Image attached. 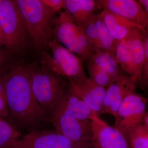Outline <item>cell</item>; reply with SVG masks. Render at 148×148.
<instances>
[{
	"label": "cell",
	"mask_w": 148,
	"mask_h": 148,
	"mask_svg": "<svg viewBox=\"0 0 148 148\" xmlns=\"http://www.w3.org/2000/svg\"><path fill=\"white\" fill-rule=\"evenodd\" d=\"M140 33L143 40L144 59L142 75L139 83L140 87L144 88L147 86L148 83V29H140Z\"/></svg>",
	"instance_id": "obj_24"
},
{
	"label": "cell",
	"mask_w": 148,
	"mask_h": 148,
	"mask_svg": "<svg viewBox=\"0 0 148 148\" xmlns=\"http://www.w3.org/2000/svg\"><path fill=\"white\" fill-rule=\"evenodd\" d=\"M50 121L58 132L73 143L90 145V121L64 115L50 116Z\"/></svg>",
	"instance_id": "obj_9"
},
{
	"label": "cell",
	"mask_w": 148,
	"mask_h": 148,
	"mask_svg": "<svg viewBox=\"0 0 148 148\" xmlns=\"http://www.w3.org/2000/svg\"><path fill=\"white\" fill-rule=\"evenodd\" d=\"M142 124L145 125V127H148V112H146L145 114L143 117L142 120Z\"/></svg>",
	"instance_id": "obj_31"
},
{
	"label": "cell",
	"mask_w": 148,
	"mask_h": 148,
	"mask_svg": "<svg viewBox=\"0 0 148 148\" xmlns=\"http://www.w3.org/2000/svg\"><path fill=\"white\" fill-rule=\"evenodd\" d=\"M45 6L56 13L64 8L65 0H40Z\"/></svg>",
	"instance_id": "obj_26"
},
{
	"label": "cell",
	"mask_w": 148,
	"mask_h": 148,
	"mask_svg": "<svg viewBox=\"0 0 148 148\" xmlns=\"http://www.w3.org/2000/svg\"><path fill=\"white\" fill-rule=\"evenodd\" d=\"M18 140H16L14 143H12L8 148H28L20 144L18 142Z\"/></svg>",
	"instance_id": "obj_29"
},
{
	"label": "cell",
	"mask_w": 148,
	"mask_h": 148,
	"mask_svg": "<svg viewBox=\"0 0 148 148\" xmlns=\"http://www.w3.org/2000/svg\"><path fill=\"white\" fill-rule=\"evenodd\" d=\"M148 100L135 91L127 95L121 104L115 116L114 127L127 139L133 128L142 123L146 113Z\"/></svg>",
	"instance_id": "obj_7"
},
{
	"label": "cell",
	"mask_w": 148,
	"mask_h": 148,
	"mask_svg": "<svg viewBox=\"0 0 148 148\" xmlns=\"http://www.w3.org/2000/svg\"><path fill=\"white\" fill-rule=\"evenodd\" d=\"M31 69L32 87L35 98L40 106L50 114L68 89V79L43 67Z\"/></svg>",
	"instance_id": "obj_4"
},
{
	"label": "cell",
	"mask_w": 148,
	"mask_h": 148,
	"mask_svg": "<svg viewBox=\"0 0 148 148\" xmlns=\"http://www.w3.org/2000/svg\"><path fill=\"white\" fill-rule=\"evenodd\" d=\"M87 62L94 64L114 78L121 73L114 54L106 52H94L87 58Z\"/></svg>",
	"instance_id": "obj_19"
},
{
	"label": "cell",
	"mask_w": 148,
	"mask_h": 148,
	"mask_svg": "<svg viewBox=\"0 0 148 148\" xmlns=\"http://www.w3.org/2000/svg\"><path fill=\"white\" fill-rule=\"evenodd\" d=\"M127 140L130 148H148V127L138 125L130 132Z\"/></svg>",
	"instance_id": "obj_21"
},
{
	"label": "cell",
	"mask_w": 148,
	"mask_h": 148,
	"mask_svg": "<svg viewBox=\"0 0 148 148\" xmlns=\"http://www.w3.org/2000/svg\"><path fill=\"white\" fill-rule=\"evenodd\" d=\"M0 28L9 51L24 53L31 44L26 23L15 0H2L0 3Z\"/></svg>",
	"instance_id": "obj_3"
},
{
	"label": "cell",
	"mask_w": 148,
	"mask_h": 148,
	"mask_svg": "<svg viewBox=\"0 0 148 148\" xmlns=\"http://www.w3.org/2000/svg\"><path fill=\"white\" fill-rule=\"evenodd\" d=\"M87 69L89 78L99 86L107 88L114 78L98 66L88 62Z\"/></svg>",
	"instance_id": "obj_23"
},
{
	"label": "cell",
	"mask_w": 148,
	"mask_h": 148,
	"mask_svg": "<svg viewBox=\"0 0 148 148\" xmlns=\"http://www.w3.org/2000/svg\"><path fill=\"white\" fill-rule=\"evenodd\" d=\"M83 30L93 52H108L115 55L117 41L111 36L99 14H95Z\"/></svg>",
	"instance_id": "obj_11"
},
{
	"label": "cell",
	"mask_w": 148,
	"mask_h": 148,
	"mask_svg": "<svg viewBox=\"0 0 148 148\" xmlns=\"http://www.w3.org/2000/svg\"><path fill=\"white\" fill-rule=\"evenodd\" d=\"M20 136V132L0 116V148H8Z\"/></svg>",
	"instance_id": "obj_20"
},
{
	"label": "cell",
	"mask_w": 148,
	"mask_h": 148,
	"mask_svg": "<svg viewBox=\"0 0 148 148\" xmlns=\"http://www.w3.org/2000/svg\"><path fill=\"white\" fill-rule=\"evenodd\" d=\"M136 84L130 76L123 72L114 77L106 88L101 114H107L114 116L125 98L135 91Z\"/></svg>",
	"instance_id": "obj_8"
},
{
	"label": "cell",
	"mask_w": 148,
	"mask_h": 148,
	"mask_svg": "<svg viewBox=\"0 0 148 148\" xmlns=\"http://www.w3.org/2000/svg\"><path fill=\"white\" fill-rule=\"evenodd\" d=\"M28 148H75L86 145L73 143L56 131H33L18 140Z\"/></svg>",
	"instance_id": "obj_14"
},
{
	"label": "cell",
	"mask_w": 148,
	"mask_h": 148,
	"mask_svg": "<svg viewBox=\"0 0 148 148\" xmlns=\"http://www.w3.org/2000/svg\"><path fill=\"white\" fill-rule=\"evenodd\" d=\"M138 2L142 8L144 9L147 13H148V0H139Z\"/></svg>",
	"instance_id": "obj_28"
},
{
	"label": "cell",
	"mask_w": 148,
	"mask_h": 148,
	"mask_svg": "<svg viewBox=\"0 0 148 148\" xmlns=\"http://www.w3.org/2000/svg\"><path fill=\"white\" fill-rule=\"evenodd\" d=\"M140 29H133L125 38L129 46L130 56V76L136 83L140 82L141 79L144 59V48Z\"/></svg>",
	"instance_id": "obj_17"
},
{
	"label": "cell",
	"mask_w": 148,
	"mask_h": 148,
	"mask_svg": "<svg viewBox=\"0 0 148 148\" xmlns=\"http://www.w3.org/2000/svg\"><path fill=\"white\" fill-rule=\"evenodd\" d=\"M90 145H83L79 146L75 148H89L90 147Z\"/></svg>",
	"instance_id": "obj_32"
},
{
	"label": "cell",
	"mask_w": 148,
	"mask_h": 148,
	"mask_svg": "<svg viewBox=\"0 0 148 148\" xmlns=\"http://www.w3.org/2000/svg\"><path fill=\"white\" fill-rule=\"evenodd\" d=\"M50 116H69L84 120H89L97 115L81 99L68 89L51 113Z\"/></svg>",
	"instance_id": "obj_15"
},
{
	"label": "cell",
	"mask_w": 148,
	"mask_h": 148,
	"mask_svg": "<svg viewBox=\"0 0 148 148\" xmlns=\"http://www.w3.org/2000/svg\"><path fill=\"white\" fill-rule=\"evenodd\" d=\"M68 80V88L70 91L100 116L106 88L96 84L88 77L82 80Z\"/></svg>",
	"instance_id": "obj_13"
},
{
	"label": "cell",
	"mask_w": 148,
	"mask_h": 148,
	"mask_svg": "<svg viewBox=\"0 0 148 148\" xmlns=\"http://www.w3.org/2000/svg\"><path fill=\"white\" fill-rule=\"evenodd\" d=\"M90 145L94 148H130L127 139L116 128L96 115L90 120Z\"/></svg>",
	"instance_id": "obj_10"
},
{
	"label": "cell",
	"mask_w": 148,
	"mask_h": 148,
	"mask_svg": "<svg viewBox=\"0 0 148 148\" xmlns=\"http://www.w3.org/2000/svg\"><path fill=\"white\" fill-rule=\"evenodd\" d=\"M0 116L10 123L6 98L4 71L2 70L0 71Z\"/></svg>",
	"instance_id": "obj_25"
},
{
	"label": "cell",
	"mask_w": 148,
	"mask_h": 148,
	"mask_svg": "<svg viewBox=\"0 0 148 148\" xmlns=\"http://www.w3.org/2000/svg\"><path fill=\"white\" fill-rule=\"evenodd\" d=\"M103 10L121 16L141 29H148V13L135 0H99Z\"/></svg>",
	"instance_id": "obj_12"
},
{
	"label": "cell",
	"mask_w": 148,
	"mask_h": 148,
	"mask_svg": "<svg viewBox=\"0 0 148 148\" xmlns=\"http://www.w3.org/2000/svg\"><path fill=\"white\" fill-rule=\"evenodd\" d=\"M115 56L122 72L130 76V59L129 46L125 38L117 42Z\"/></svg>",
	"instance_id": "obj_22"
},
{
	"label": "cell",
	"mask_w": 148,
	"mask_h": 148,
	"mask_svg": "<svg viewBox=\"0 0 148 148\" xmlns=\"http://www.w3.org/2000/svg\"><path fill=\"white\" fill-rule=\"evenodd\" d=\"M54 39L77 56L83 61L93 53L82 28L74 21L66 10L56 18L53 33Z\"/></svg>",
	"instance_id": "obj_6"
},
{
	"label": "cell",
	"mask_w": 148,
	"mask_h": 148,
	"mask_svg": "<svg viewBox=\"0 0 148 148\" xmlns=\"http://www.w3.org/2000/svg\"><path fill=\"white\" fill-rule=\"evenodd\" d=\"M99 15L111 36L116 41L125 38L134 29H141L127 19L108 10H103Z\"/></svg>",
	"instance_id": "obj_18"
},
{
	"label": "cell",
	"mask_w": 148,
	"mask_h": 148,
	"mask_svg": "<svg viewBox=\"0 0 148 148\" xmlns=\"http://www.w3.org/2000/svg\"><path fill=\"white\" fill-rule=\"evenodd\" d=\"M64 8L83 29L96 11L102 8L99 0H65Z\"/></svg>",
	"instance_id": "obj_16"
},
{
	"label": "cell",
	"mask_w": 148,
	"mask_h": 148,
	"mask_svg": "<svg viewBox=\"0 0 148 148\" xmlns=\"http://www.w3.org/2000/svg\"><path fill=\"white\" fill-rule=\"evenodd\" d=\"M9 51L6 49L0 48V71L2 69L4 65L8 58Z\"/></svg>",
	"instance_id": "obj_27"
},
{
	"label": "cell",
	"mask_w": 148,
	"mask_h": 148,
	"mask_svg": "<svg viewBox=\"0 0 148 148\" xmlns=\"http://www.w3.org/2000/svg\"><path fill=\"white\" fill-rule=\"evenodd\" d=\"M32 69L17 66L4 72L7 106L10 123L19 128L36 125L47 112L37 102L32 91Z\"/></svg>",
	"instance_id": "obj_1"
},
{
	"label": "cell",
	"mask_w": 148,
	"mask_h": 148,
	"mask_svg": "<svg viewBox=\"0 0 148 148\" xmlns=\"http://www.w3.org/2000/svg\"><path fill=\"white\" fill-rule=\"evenodd\" d=\"M26 23L31 44L38 51L48 47L53 39L55 12L40 0H15Z\"/></svg>",
	"instance_id": "obj_2"
},
{
	"label": "cell",
	"mask_w": 148,
	"mask_h": 148,
	"mask_svg": "<svg viewBox=\"0 0 148 148\" xmlns=\"http://www.w3.org/2000/svg\"><path fill=\"white\" fill-rule=\"evenodd\" d=\"M2 0H0V3H1V2Z\"/></svg>",
	"instance_id": "obj_33"
},
{
	"label": "cell",
	"mask_w": 148,
	"mask_h": 148,
	"mask_svg": "<svg viewBox=\"0 0 148 148\" xmlns=\"http://www.w3.org/2000/svg\"><path fill=\"white\" fill-rule=\"evenodd\" d=\"M52 55L42 52V64L48 71L67 79L80 81L88 77L77 56L53 39L49 45Z\"/></svg>",
	"instance_id": "obj_5"
},
{
	"label": "cell",
	"mask_w": 148,
	"mask_h": 148,
	"mask_svg": "<svg viewBox=\"0 0 148 148\" xmlns=\"http://www.w3.org/2000/svg\"><path fill=\"white\" fill-rule=\"evenodd\" d=\"M3 46H5V39L2 31L0 28V48H1Z\"/></svg>",
	"instance_id": "obj_30"
}]
</instances>
